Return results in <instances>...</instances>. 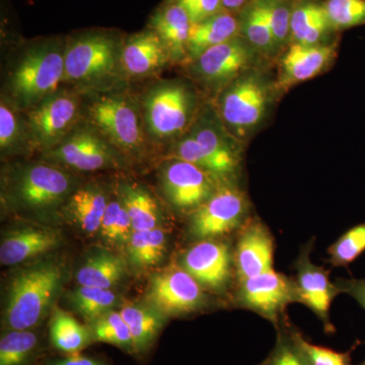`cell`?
<instances>
[{
	"mask_svg": "<svg viewBox=\"0 0 365 365\" xmlns=\"http://www.w3.org/2000/svg\"><path fill=\"white\" fill-rule=\"evenodd\" d=\"M66 41H33L11 55L2 81L1 96L26 112L63 86Z\"/></svg>",
	"mask_w": 365,
	"mask_h": 365,
	"instance_id": "1",
	"label": "cell"
},
{
	"mask_svg": "<svg viewBox=\"0 0 365 365\" xmlns=\"http://www.w3.org/2000/svg\"><path fill=\"white\" fill-rule=\"evenodd\" d=\"M123 41L105 31L67 39L63 86L91 95L128 85L122 64Z\"/></svg>",
	"mask_w": 365,
	"mask_h": 365,
	"instance_id": "2",
	"label": "cell"
},
{
	"mask_svg": "<svg viewBox=\"0 0 365 365\" xmlns=\"http://www.w3.org/2000/svg\"><path fill=\"white\" fill-rule=\"evenodd\" d=\"M83 97V118L127 162H140L148 157L153 146L144 127L140 101L128 86Z\"/></svg>",
	"mask_w": 365,
	"mask_h": 365,
	"instance_id": "3",
	"label": "cell"
},
{
	"mask_svg": "<svg viewBox=\"0 0 365 365\" xmlns=\"http://www.w3.org/2000/svg\"><path fill=\"white\" fill-rule=\"evenodd\" d=\"M71 172L45 162H19L2 170V202L18 212L45 215L63 209L78 188Z\"/></svg>",
	"mask_w": 365,
	"mask_h": 365,
	"instance_id": "4",
	"label": "cell"
},
{
	"mask_svg": "<svg viewBox=\"0 0 365 365\" xmlns=\"http://www.w3.org/2000/svg\"><path fill=\"white\" fill-rule=\"evenodd\" d=\"M153 148L170 146L191 128L203 104L195 86L182 78L160 79L139 96Z\"/></svg>",
	"mask_w": 365,
	"mask_h": 365,
	"instance_id": "5",
	"label": "cell"
},
{
	"mask_svg": "<svg viewBox=\"0 0 365 365\" xmlns=\"http://www.w3.org/2000/svg\"><path fill=\"white\" fill-rule=\"evenodd\" d=\"M277 86L258 67L244 72L215 97V107L225 128L242 143L267 118Z\"/></svg>",
	"mask_w": 365,
	"mask_h": 365,
	"instance_id": "6",
	"label": "cell"
},
{
	"mask_svg": "<svg viewBox=\"0 0 365 365\" xmlns=\"http://www.w3.org/2000/svg\"><path fill=\"white\" fill-rule=\"evenodd\" d=\"M63 276L61 265L53 261L41 262L16 274L9 285L6 330H32L39 325L58 294Z\"/></svg>",
	"mask_w": 365,
	"mask_h": 365,
	"instance_id": "7",
	"label": "cell"
},
{
	"mask_svg": "<svg viewBox=\"0 0 365 365\" xmlns=\"http://www.w3.org/2000/svg\"><path fill=\"white\" fill-rule=\"evenodd\" d=\"M42 160L69 172L81 173L122 168L127 163L126 158L85 118L58 145L43 153Z\"/></svg>",
	"mask_w": 365,
	"mask_h": 365,
	"instance_id": "8",
	"label": "cell"
},
{
	"mask_svg": "<svg viewBox=\"0 0 365 365\" xmlns=\"http://www.w3.org/2000/svg\"><path fill=\"white\" fill-rule=\"evenodd\" d=\"M25 114L33 150L43 155L58 145L83 120V97L62 86Z\"/></svg>",
	"mask_w": 365,
	"mask_h": 365,
	"instance_id": "9",
	"label": "cell"
},
{
	"mask_svg": "<svg viewBox=\"0 0 365 365\" xmlns=\"http://www.w3.org/2000/svg\"><path fill=\"white\" fill-rule=\"evenodd\" d=\"M260 55L241 35L206 50L187 64V73L204 91L216 96L244 72L257 67Z\"/></svg>",
	"mask_w": 365,
	"mask_h": 365,
	"instance_id": "10",
	"label": "cell"
},
{
	"mask_svg": "<svg viewBox=\"0 0 365 365\" xmlns=\"http://www.w3.org/2000/svg\"><path fill=\"white\" fill-rule=\"evenodd\" d=\"M250 213L249 198L237 182H222L205 203L189 215V237L195 241L222 239L239 232L251 218Z\"/></svg>",
	"mask_w": 365,
	"mask_h": 365,
	"instance_id": "11",
	"label": "cell"
},
{
	"mask_svg": "<svg viewBox=\"0 0 365 365\" xmlns=\"http://www.w3.org/2000/svg\"><path fill=\"white\" fill-rule=\"evenodd\" d=\"M235 302L237 307L254 312L277 328L287 319V307L299 302V299L294 278L273 269L237 282Z\"/></svg>",
	"mask_w": 365,
	"mask_h": 365,
	"instance_id": "12",
	"label": "cell"
},
{
	"mask_svg": "<svg viewBox=\"0 0 365 365\" xmlns=\"http://www.w3.org/2000/svg\"><path fill=\"white\" fill-rule=\"evenodd\" d=\"M144 302L170 318L200 312L208 307L209 297L195 278L178 266L153 275Z\"/></svg>",
	"mask_w": 365,
	"mask_h": 365,
	"instance_id": "13",
	"label": "cell"
},
{
	"mask_svg": "<svg viewBox=\"0 0 365 365\" xmlns=\"http://www.w3.org/2000/svg\"><path fill=\"white\" fill-rule=\"evenodd\" d=\"M217 178L193 163L165 158L160 169L163 196L175 210L191 215L222 184Z\"/></svg>",
	"mask_w": 365,
	"mask_h": 365,
	"instance_id": "14",
	"label": "cell"
},
{
	"mask_svg": "<svg viewBox=\"0 0 365 365\" xmlns=\"http://www.w3.org/2000/svg\"><path fill=\"white\" fill-rule=\"evenodd\" d=\"M188 133L215 163L220 181L237 182L241 170L242 143L225 128L215 105H202Z\"/></svg>",
	"mask_w": 365,
	"mask_h": 365,
	"instance_id": "15",
	"label": "cell"
},
{
	"mask_svg": "<svg viewBox=\"0 0 365 365\" xmlns=\"http://www.w3.org/2000/svg\"><path fill=\"white\" fill-rule=\"evenodd\" d=\"M180 266L210 292H225L235 278L234 250L220 239L196 241L180 260Z\"/></svg>",
	"mask_w": 365,
	"mask_h": 365,
	"instance_id": "16",
	"label": "cell"
},
{
	"mask_svg": "<svg viewBox=\"0 0 365 365\" xmlns=\"http://www.w3.org/2000/svg\"><path fill=\"white\" fill-rule=\"evenodd\" d=\"M313 248L314 240H312L300 249L295 261L294 280L299 304L309 307L318 317L326 333L332 334L335 328L330 318L331 306L341 292L336 283L330 280V271L312 262Z\"/></svg>",
	"mask_w": 365,
	"mask_h": 365,
	"instance_id": "17",
	"label": "cell"
},
{
	"mask_svg": "<svg viewBox=\"0 0 365 365\" xmlns=\"http://www.w3.org/2000/svg\"><path fill=\"white\" fill-rule=\"evenodd\" d=\"M237 234L234 249L237 283L273 270L275 241L267 225L251 216Z\"/></svg>",
	"mask_w": 365,
	"mask_h": 365,
	"instance_id": "18",
	"label": "cell"
},
{
	"mask_svg": "<svg viewBox=\"0 0 365 365\" xmlns=\"http://www.w3.org/2000/svg\"><path fill=\"white\" fill-rule=\"evenodd\" d=\"M336 56V45L292 43L280 58L278 90H287L316 78L329 68Z\"/></svg>",
	"mask_w": 365,
	"mask_h": 365,
	"instance_id": "19",
	"label": "cell"
},
{
	"mask_svg": "<svg viewBox=\"0 0 365 365\" xmlns=\"http://www.w3.org/2000/svg\"><path fill=\"white\" fill-rule=\"evenodd\" d=\"M122 64L129 81L155 76L172 61L160 36L148 29L123 41Z\"/></svg>",
	"mask_w": 365,
	"mask_h": 365,
	"instance_id": "20",
	"label": "cell"
},
{
	"mask_svg": "<svg viewBox=\"0 0 365 365\" xmlns=\"http://www.w3.org/2000/svg\"><path fill=\"white\" fill-rule=\"evenodd\" d=\"M61 235L50 227H26L11 230L0 246L2 265L11 266L31 260L56 248Z\"/></svg>",
	"mask_w": 365,
	"mask_h": 365,
	"instance_id": "21",
	"label": "cell"
},
{
	"mask_svg": "<svg viewBox=\"0 0 365 365\" xmlns=\"http://www.w3.org/2000/svg\"><path fill=\"white\" fill-rule=\"evenodd\" d=\"M191 25L186 11L180 4L169 0L151 16L150 29L165 43L172 64L184 66Z\"/></svg>",
	"mask_w": 365,
	"mask_h": 365,
	"instance_id": "22",
	"label": "cell"
},
{
	"mask_svg": "<svg viewBox=\"0 0 365 365\" xmlns=\"http://www.w3.org/2000/svg\"><path fill=\"white\" fill-rule=\"evenodd\" d=\"M112 194L102 185H79L62 210L83 232L93 234L100 232Z\"/></svg>",
	"mask_w": 365,
	"mask_h": 365,
	"instance_id": "23",
	"label": "cell"
},
{
	"mask_svg": "<svg viewBox=\"0 0 365 365\" xmlns=\"http://www.w3.org/2000/svg\"><path fill=\"white\" fill-rule=\"evenodd\" d=\"M237 35H240L239 16L225 9L206 20L192 24L184 66L195 60L206 50Z\"/></svg>",
	"mask_w": 365,
	"mask_h": 365,
	"instance_id": "24",
	"label": "cell"
},
{
	"mask_svg": "<svg viewBox=\"0 0 365 365\" xmlns=\"http://www.w3.org/2000/svg\"><path fill=\"white\" fill-rule=\"evenodd\" d=\"M331 32L334 31L324 4L313 0L294 2L290 21L292 43L302 45L325 44L324 40Z\"/></svg>",
	"mask_w": 365,
	"mask_h": 365,
	"instance_id": "25",
	"label": "cell"
},
{
	"mask_svg": "<svg viewBox=\"0 0 365 365\" xmlns=\"http://www.w3.org/2000/svg\"><path fill=\"white\" fill-rule=\"evenodd\" d=\"M120 314L130 330L134 353L144 354L150 351L167 323V317L145 302L125 304Z\"/></svg>",
	"mask_w": 365,
	"mask_h": 365,
	"instance_id": "26",
	"label": "cell"
},
{
	"mask_svg": "<svg viewBox=\"0 0 365 365\" xmlns=\"http://www.w3.org/2000/svg\"><path fill=\"white\" fill-rule=\"evenodd\" d=\"M131 218L133 230H153L162 222V210L155 197L141 182L122 180L117 184Z\"/></svg>",
	"mask_w": 365,
	"mask_h": 365,
	"instance_id": "27",
	"label": "cell"
},
{
	"mask_svg": "<svg viewBox=\"0 0 365 365\" xmlns=\"http://www.w3.org/2000/svg\"><path fill=\"white\" fill-rule=\"evenodd\" d=\"M34 153L25 112L16 109L6 98H0V153L14 157Z\"/></svg>",
	"mask_w": 365,
	"mask_h": 365,
	"instance_id": "28",
	"label": "cell"
},
{
	"mask_svg": "<svg viewBox=\"0 0 365 365\" xmlns=\"http://www.w3.org/2000/svg\"><path fill=\"white\" fill-rule=\"evenodd\" d=\"M125 259L109 252L91 255L76 273V280L81 287L112 289L126 275Z\"/></svg>",
	"mask_w": 365,
	"mask_h": 365,
	"instance_id": "29",
	"label": "cell"
},
{
	"mask_svg": "<svg viewBox=\"0 0 365 365\" xmlns=\"http://www.w3.org/2000/svg\"><path fill=\"white\" fill-rule=\"evenodd\" d=\"M49 335L53 347L66 355L78 354L93 342L90 327L59 309L53 314Z\"/></svg>",
	"mask_w": 365,
	"mask_h": 365,
	"instance_id": "30",
	"label": "cell"
},
{
	"mask_svg": "<svg viewBox=\"0 0 365 365\" xmlns=\"http://www.w3.org/2000/svg\"><path fill=\"white\" fill-rule=\"evenodd\" d=\"M237 16L240 35L248 41L261 57L275 56L277 48L260 1L253 0Z\"/></svg>",
	"mask_w": 365,
	"mask_h": 365,
	"instance_id": "31",
	"label": "cell"
},
{
	"mask_svg": "<svg viewBox=\"0 0 365 365\" xmlns=\"http://www.w3.org/2000/svg\"><path fill=\"white\" fill-rule=\"evenodd\" d=\"M129 263L133 267H153L163 261L167 251V235L162 228L133 230L126 246Z\"/></svg>",
	"mask_w": 365,
	"mask_h": 365,
	"instance_id": "32",
	"label": "cell"
},
{
	"mask_svg": "<svg viewBox=\"0 0 365 365\" xmlns=\"http://www.w3.org/2000/svg\"><path fill=\"white\" fill-rule=\"evenodd\" d=\"M100 232L103 239L112 246H127L133 232L130 216L117 186L106 209Z\"/></svg>",
	"mask_w": 365,
	"mask_h": 365,
	"instance_id": "33",
	"label": "cell"
},
{
	"mask_svg": "<svg viewBox=\"0 0 365 365\" xmlns=\"http://www.w3.org/2000/svg\"><path fill=\"white\" fill-rule=\"evenodd\" d=\"M71 302L76 311L88 323H91L103 314L111 312L119 299L112 289L81 285L71 292Z\"/></svg>",
	"mask_w": 365,
	"mask_h": 365,
	"instance_id": "34",
	"label": "cell"
},
{
	"mask_svg": "<svg viewBox=\"0 0 365 365\" xmlns=\"http://www.w3.org/2000/svg\"><path fill=\"white\" fill-rule=\"evenodd\" d=\"M38 346L39 337L31 330L6 331L0 339V365H28Z\"/></svg>",
	"mask_w": 365,
	"mask_h": 365,
	"instance_id": "35",
	"label": "cell"
},
{
	"mask_svg": "<svg viewBox=\"0 0 365 365\" xmlns=\"http://www.w3.org/2000/svg\"><path fill=\"white\" fill-rule=\"evenodd\" d=\"M93 342L107 343L126 352L134 353L130 330L120 312L111 311L88 325Z\"/></svg>",
	"mask_w": 365,
	"mask_h": 365,
	"instance_id": "36",
	"label": "cell"
},
{
	"mask_svg": "<svg viewBox=\"0 0 365 365\" xmlns=\"http://www.w3.org/2000/svg\"><path fill=\"white\" fill-rule=\"evenodd\" d=\"M277 340L272 351L260 365H309L294 336V326L287 319L276 328Z\"/></svg>",
	"mask_w": 365,
	"mask_h": 365,
	"instance_id": "37",
	"label": "cell"
},
{
	"mask_svg": "<svg viewBox=\"0 0 365 365\" xmlns=\"http://www.w3.org/2000/svg\"><path fill=\"white\" fill-rule=\"evenodd\" d=\"M365 252V222L348 230L328 249L333 267H347Z\"/></svg>",
	"mask_w": 365,
	"mask_h": 365,
	"instance_id": "38",
	"label": "cell"
},
{
	"mask_svg": "<svg viewBox=\"0 0 365 365\" xmlns=\"http://www.w3.org/2000/svg\"><path fill=\"white\" fill-rule=\"evenodd\" d=\"M270 26L277 51L292 43V0H259Z\"/></svg>",
	"mask_w": 365,
	"mask_h": 365,
	"instance_id": "39",
	"label": "cell"
},
{
	"mask_svg": "<svg viewBox=\"0 0 365 365\" xmlns=\"http://www.w3.org/2000/svg\"><path fill=\"white\" fill-rule=\"evenodd\" d=\"M324 6L334 32L365 25V0H326Z\"/></svg>",
	"mask_w": 365,
	"mask_h": 365,
	"instance_id": "40",
	"label": "cell"
},
{
	"mask_svg": "<svg viewBox=\"0 0 365 365\" xmlns=\"http://www.w3.org/2000/svg\"><path fill=\"white\" fill-rule=\"evenodd\" d=\"M294 336L309 365H352V350L338 352L324 346L312 344L295 327Z\"/></svg>",
	"mask_w": 365,
	"mask_h": 365,
	"instance_id": "41",
	"label": "cell"
},
{
	"mask_svg": "<svg viewBox=\"0 0 365 365\" xmlns=\"http://www.w3.org/2000/svg\"><path fill=\"white\" fill-rule=\"evenodd\" d=\"M176 2L188 14L192 24L199 23L223 11L222 0H169Z\"/></svg>",
	"mask_w": 365,
	"mask_h": 365,
	"instance_id": "42",
	"label": "cell"
},
{
	"mask_svg": "<svg viewBox=\"0 0 365 365\" xmlns=\"http://www.w3.org/2000/svg\"><path fill=\"white\" fill-rule=\"evenodd\" d=\"M335 283L341 294L351 297L365 311V278H338Z\"/></svg>",
	"mask_w": 365,
	"mask_h": 365,
	"instance_id": "43",
	"label": "cell"
},
{
	"mask_svg": "<svg viewBox=\"0 0 365 365\" xmlns=\"http://www.w3.org/2000/svg\"><path fill=\"white\" fill-rule=\"evenodd\" d=\"M48 365H104L102 362L91 357L83 356V355L71 354L67 355L63 359H54L50 361Z\"/></svg>",
	"mask_w": 365,
	"mask_h": 365,
	"instance_id": "44",
	"label": "cell"
},
{
	"mask_svg": "<svg viewBox=\"0 0 365 365\" xmlns=\"http://www.w3.org/2000/svg\"><path fill=\"white\" fill-rule=\"evenodd\" d=\"M253 0H222V9L230 13L239 14Z\"/></svg>",
	"mask_w": 365,
	"mask_h": 365,
	"instance_id": "45",
	"label": "cell"
},
{
	"mask_svg": "<svg viewBox=\"0 0 365 365\" xmlns=\"http://www.w3.org/2000/svg\"><path fill=\"white\" fill-rule=\"evenodd\" d=\"M359 365H365V360L364 362H361V364H359Z\"/></svg>",
	"mask_w": 365,
	"mask_h": 365,
	"instance_id": "46",
	"label": "cell"
},
{
	"mask_svg": "<svg viewBox=\"0 0 365 365\" xmlns=\"http://www.w3.org/2000/svg\"></svg>",
	"mask_w": 365,
	"mask_h": 365,
	"instance_id": "47",
	"label": "cell"
}]
</instances>
